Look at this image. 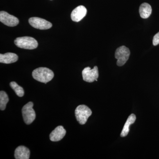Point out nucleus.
Returning a JSON list of instances; mask_svg holds the SVG:
<instances>
[{
  "label": "nucleus",
  "mask_w": 159,
  "mask_h": 159,
  "mask_svg": "<svg viewBox=\"0 0 159 159\" xmlns=\"http://www.w3.org/2000/svg\"><path fill=\"white\" fill-rule=\"evenodd\" d=\"M32 75L35 80L45 84L51 81L54 77L53 71L45 67H40L35 69L32 72Z\"/></svg>",
  "instance_id": "nucleus-1"
},
{
  "label": "nucleus",
  "mask_w": 159,
  "mask_h": 159,
  "mask_svg": "<svg viewBox=\"0 0 159 159\" xmlns=\"http://www.w3.org/2000/svg\"><path fill=\"white\" fill-rule=\"evenodd\" d=\"M14 43L18 48L29 50L36 48L38 46L36 40L29 36L17 38L15 40Z\"/></svg>",
  "instance_id": "nucleus-2"
},
{
  "label": "nucleus",
  "mask_w": 159,
  "mask_h": 159,
  "mask_svg": "<svg viewBox=\"0 0 159 159\" xmlns=\"http://www.w3.org/2000/svg\"><path fill=\"white\" fill-rule=\"evenodd\" d=\"M75 116L80 125H84L89 117L92 115V111L88 107L85 105L78 106L75 110Z\"/></svg>",
  "instance_id": "nucleus-3"
},
{
  "label": "nucleus",
  "mask_w": 159,
  "mask_h": 159,
  "mask_svg": "<svg viewBox=\"0 0 159 159\" xmlns=\"http://www.w3.org/2000/svg\"><path fill=\"white\" fill-rule=\"evenodd\" d=\"M33 102H29L23 107L22 110L23 119L27 125L31 124L36 117V114L33 108Z\"/></svg>",
  "instance_id": "nucleus-4"
},
{
  "label": "nucleus",
  "mask_w": 159,
  "mask_h": 159,
  "mask_svg": "<svg viewBox=\"0 0 159 159\" xmlns=\"http://www.w3.org/2000/svg\"><path fill=\"white\" fill-rule=\"evenodd\" d=\"M130 55V51L127 47L123 46L118 48L115 52V57L117 59V65L122 66L127 62Z\"/></svg>",
  "instance_id": "nucleus-5"
},
{
  "label": "nucleus",
  "mask_w": 159,
  "mask_h": 159,
  "mask_svg": "<svg viewBox=\"0 0 159 159\" xmlns=\"http://www.w3.org/2000/svg\"><path fill=\"white\" fill-rule=\"evenodd\" d=\"M82 77L84 81L92 83L96 81L99 77V72L98 67L95 66L93 69L89 67H87L82 71Z\"/></svg>",
  "instance_id": "nucleus-6"
},
{
  "label": "nucleus",
  "mask_w": 159,
  "mask_h": 159,
  "mask_svg": "<svg viewBox=\"0 0 159 159\" xmlns=\"http://www.w3.org/2000/svg\"><path fill=\"white\" fill-rule=\"evenodd\" d=\"M29 23L33 28L40 30L51 29L52 24L50 22L39 17H31L29 19Z\"/></svg>",
  "instance_id": "nucleus-7"
},
{
  "label": "nucleus",
  "mask_w": 159,
  "mask_h": 159,
  "mask_svg": "<svg viewBox=\"0 0 159 159\" xmlns=\"http://www.w3.org/2000/svg\"><path fill=\"white\" fill-rule=\"evenodd\" d=\"M0 21L4 25L9 27H15L19 23L18 19L5 11L0 12Z\"/></svg>",
  "instance_id": "nucleus-8"
},
{
  "label": "nucleus",
  "mask_w": 159,
  "mask_h": 159,
  "mask_svg": "<svg viewBox=\"0 0 159 159\" xmlns=\"http://www.w3.org/2000/svg\"><path fill=\"white\" fill-rule=\"evenodd\" d=\"M87 10L84 6H80L72 11L71 14V19L74 22H78L85 16Z\"/></svg>",
  "instance_id": "nucleus-9"
},
{
  "label": "nucleus",
  "mask_w": 159,
  "mask_h": 159,
  "mask_svg": "<svg viewBox=\"0 0 159 159\" xmlns=\"http://www.w3.org/2000/svg\"><path fill=\"white\" fill-rule=\"evenodd\" d=\"M66 134V129L61 125H59L52 131L50 134V140L52 142H58L61 140Z\"/></svg>",
  "instance_id": "nucleus-10"
},
{
  "label": "nucleus",
  "mask_w": 159,
  "mask_h": 159,
  "mask_svg": "<svg viewBox=\"0 0 159 159\" xmlns=\"http://www.w3.org/2000/svg\"><path fill=\"white\" fill-rule=\"evenodd\" d=\"M30 155V150L24 146H18L15 151L14 157L16 159H29Z\"/></svg>",
  "instance_id": "nucleus-11"
},
{
  "label": "nucleus",
  "mask_w": 159,
  "mask_h": 159,
  "mask_svg": "<svg viewBox=\"0 0 159 159\" xmlns=\"http://www.w3.org/2000/svg\"><path fill=\"white\" fill-rule=\"evenodd\" d=\"M18 56L12 53L0 54V62L5 64H11L17 61Z\"/></svg>",
  "instance_id": "nucleus-12"
},
{
  "label": "nucleus",
  "mask_w": 159,
  "mask_h": 159,
  "mask_svg": "<svg viewBox=\"0 0 159 159\" xmlns=\"http://www.w3.org/2000/svg\"><path fill=\"white\" fill-rule=\"evenodd\" d=\"M136 119V117L135 115L134 114H131L129 116L128 119L125 122V125H124L123 129L122 131L120 136L121 137H125L128 135L129 131V126L132 124H134L135 122Z\"/></svg>",
  "instance_id": "nucleus-13"
},
{
  "label": "nucleus",
  "mask_w": 159,
  "mask_h": 159,
  "mask_svg": "<svg viewBox=\"0 0 159 159\" xmlns=\"http://www.w3.org/2000/svg\"><path fill=\"white\" fill-rule=\"evenodd\" d=\"M152 11L151 6L148 3H142L139 8V13L142 18H148L151 14Z\"/></svg>",
  "instance_id": "nucleus-14"
},
{
  "label": "nucleus",
  "mask_w": 159,
  "mask_h": 159,
  "mask_svg": "<svg viewBox=\"0 0 159 159\" xmlns=\"http://www.w3.org/2000/svg\"><path fill=\"white\" fill-rule=\"evenodd\" d=\"M9 101L8 95L4 91L0 92V109L1 110L4 111L6 109V104Z\"/></svg>",
  "instance_id": "nucleus-15"
},
{
  "label": "nucleus",
  "mask_w": 159,
  "mask_h": 159,
  "mask_svg": "<svg viewBox=\"0 0 159 159\" xmlns=\"http://www.w3.org/2000/svg\"><path fill=\"white\" fill-rule=\"evenodd\" d=\"M10 86L19 97H21L24 96L25 92L24 89L19 85L16 82L14 81L10 82Z\"/></svg>",
  "instance_id": "nucleus-16"
},
{
  "label": "nucleus",
  "mask_w": 159,
  "mask_h": 159,
  "mask_svg": "<svg viewBox=\"0 0 159 159\" xmlns=\"http://www.w3.org/2000/svg\"><path fill=\"white\" fill-rule=\"evenodd\" d=\"M152 43L154 46H157L159 44V32L154 36Z\"/></svg>",
  "instance_id": "nucleus-17"
}]
</instances>
